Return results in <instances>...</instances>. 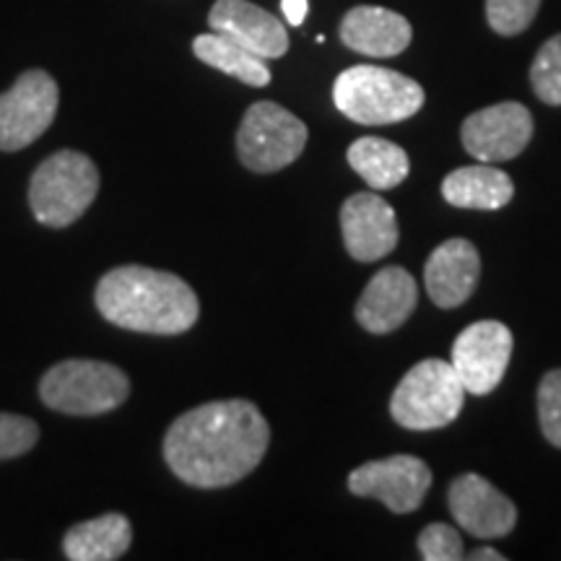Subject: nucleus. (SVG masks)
I'll list each match as a JSON object with an SVG mask.
<instances>
[{
	"instance_id": "1",
	"label": "nucleus",
	"mask_w": 561,
	"mask_h": 561,
	"mask_svg": "<svg viewBox=\"0 0 561 561\" xmlns=\"http://www.w3.org/2000/svg\"><path fill=\"white\" fill-rule=\"evenodd\" d=\"M271 426L255 403L214 401L182 413L164 437L167 466L180 481L221 489L261 466Z\"/></svg>"
},
{
	"instance_id": "2",
	"label": "nucleus",
	"mask_w": 561,
	"mask_h": 561,
	"mask_svg": "<svg viewBox=\"0 0 561 561\" xmlns=\"http://www.w3.org/2000/svg\"><path fill=\"white\" fill-rule=\"evenodd\" d=\"M96 307L112 325L149 335L191 331L201 312L198 297L185 280L144 265H123L102 276Z\"/></svg>"
},
{
	"instance_id": "3",
	"label": "nucleus",
	"mask_w": 561,
	"mask_h": 561,
	"mask_svg": "<svg viewBox=\"0 0 561 561\" xmlns=\"http://www.w3.org/2000/svg\"><path fill=\"white\" fill-rule=\"evenodd\" d=\"M333 102L341 115L359 125H392L424 107V89L398 70L354 66L335 79Z\"/></svg>"
},
{
	"instance_id": "4",
	"label": "nucleus",
	"mask_w": 561,
	"mask_h": 561,
	"mask_svg": "<svg viewBox=\"0 0 561 561\" xmlns=\"http://www.w3.org/2000/svg\"><path fill=\"white\" fill-rule=\"evenodd\" d=\"M100 193V172L87 153L58 151L45 159L30 185V206L39 224L62 229L87 214Z\"/></svg>"
},
{
	"instance_id": "5",
	"label": "nucleus",
	"mask_w": 561,
	"mask_h": 561,
	"mask_svg": "<svg viewBox=\"0 0 561 561\" xmlns=\"http://www.w3.org/2000/svg\"><path fill=\"white\" fill-rule=\"evenodd\" d=\"M130 382L123 369L107 362L68 359L47 369L39 396L53 411L68 416H100L125 403Z\"/></svg>"
},
{
	"instance_id": "6",
	"label": "nucleus",
	"mask_w": 561,
	"mask_h": 561,
	"mask_svg": "<svg viewBox=\"0 0 561 561\" xmlns=\"http://www.w3.org/2000/svg\"><path fill=\"white\" fill-rule=\"evenodd\" d=\"M466 388L450 362L424 359L403 377L390 398V413L403 430L430 432L460 416Z\"/></svg>"
},
{
	"instance_id": "7",
	"label": "nucleus",
	"mask_w": 561,
	"mask_h": 561,
	"mask_svg": "<svg viewBox=\"0 0 561 561\" xmlns=\"http://www.w3.org/2000/svg\"><path fill=\"white\" fill-rule=\"evenodd\" d=\"M307 146V125L276 102H255L244 112L237 151L250 172L271 174L294 164Z\"/></svg>"
},
{
	"instance_id": "8",
	"label": "nucleus",
	"mask_w": 561,
	"mask_h": 561,
	"mask_svg": "<svg viewBox=\"0 0 561 561\" xmlns=\"http://www.w3.org/2000/svg\"><path fill=\"white\" fill-rule=\"evenodd\" d=\"M60 91L47 70H26L0 94V151H21L50 128Z\"/></svg>"
},
{
	"instance_id": "9",
	"label": "nucleus",
	"mask_w": 561,
	"mask_h": 561,
	"mask_svg": "<svg viewBox=\"0 0 561 561\" xmlns=\"http://www.w3.org/2000/svg\"><path fill=\"white\" fill-rule=\"evenodd\" d=\"M348 489L356 496L380 500L396 515L419 510L432 489V471L416 455H392L354 468Z\"/></svg>"
},
{
	"instance_id": "10",
	"label": "nucleus",
	"mask_w": 561,
	"mask_h": 561,
	"mask_svg": "<svg viewBox=\"0 0 561 561\" xmlns=\"http://www.w3.org/2000/svg\"><path fill=\"white\" fill-rule=\"evenodd\" d=\"M512 359V331L500 320L468 325L453 343L450 364L462 388L473 396H489L502 382Z\"/></svg>"
},
{
	"instance_id": "11",
	"label": "nucleus",
	"mask_w": 561,
	"mask_h": 561,
	"mask_svg": "<svg viewBox=\"0 0 561 561\" xmlns=\"http://www.w3.org/2000/svg\"><path fill=\"white\" fill-rule=\"evenodd\" d=\"M466 151L483 164L510 161L528 149L533 138V115L520 102L491 104L466 117L460 130Z\"/></svg>"
},
{
	"instance_id": "12",
	"label": "nucleus",
	"mask_w": 561,
	"mask_h": 561,
	"mask_svg": "<svg viewBox=\"0 0 561 561\" xmlns=\"http://www.w3.org/2000/svg\"><path fill=\"white\" fill-rule=\"evenodd\" d=\"M341 231L348 255L359 263L382 261L398 248V216L377 191L346 198L341 208Z\"/></svg>"
},
{
	"instance_id": "13",
	"label": "nucleus",
	"mask_w": 561,
	"mask_h": 561,
	"mask_svg": "<svg viewBox=\"0 0 561 561\" xmlns=\"http://www.w3.org/2000/svg\"><path fill=\"white\" fill-rule=\"evenodd\" d=\"M450 512L458 528L476 538H504L517 523V510L512 500L494 489L479 473H466L450 483Z\"/></svg>"
},
{
	"instance_id": "14",
	"label": "nucleus",
	"mask_w": 561,
	"mask_h": 561,
	"mask_svg": "<svg viewBox=\"0 0 561 561\" xmlns=\"http://www.w3.org/2000/svg\"><path fill=\"white\" fill-rule=\"evenodd\" d=\"M208 24L214 32L234 39L237 45L248 47L265 60L280 58L289 50L286 26L250 0H216L208 13Z\"/></svg>"
},
{
	"instance_id": "15",
	"label": "nucleus",
	"mask_w": 561,
	"mask_h": 561,
	"mask_svg": "<svg viewBox=\"0 0 561 561\" xmlns=\"http://www.w3.org/2000/svg\"><path fill=\"white\" fill-rule=\"evenodd\" d=\"M416 280L405 268L388 265L377 271L356 305V320L364 331L385 335L398 331L416 310Z\"/></svg>"
},
{
	"instance_id": "16",
	"label": "nucleus",
	"mask_w": 561,
	"mask_h": 561,
	"mask_svg": "<svg viewBox=\"0 0 561 561\" xmlns=\"http://www.w3.org/2000/svg\"><path fill=\"white\" fill-rule=\"evenodd\" d=\"M479 250L473 248V242L460 240V237L442 242L424 265L426 294L442 310L466 305L479 286Z\"/></svg>"
},
{
	"instance_id": "17",
	"label": "nucleus",
	"mask_w": 561,
	"mask_h": 561,
	"mask_svg": "<svg viewBox=\"0 0 561 561\" xmlns=\"http://www.w3.org/2000/svg\"><path fill=\"white\" fill-rule=\"evenodd\" d=\"M341 42L369 58H392L411 45V24L401 13L380 5H356L341 21Z\"/></svg>"
},
{
	"instance_id": "18",
	"label": "nucleus",
	"mask_w": 561,
	"mask_h": 561,
	"mask_svg": "<svg viewBox=\"0 0 561 561\" xmlns=\"http://www.w3.org/2000/svg\"><path fill=\"white\" fill-rule=\"evenodd\" d=\"M442 195L455 208L500 210L515 195L510 174L491 164L460 167L442 182Z\"/></svg>"
},
{
	"instance_id": "19",
	"label": "nucleus",
	"mask_w": 561,
	"mask_h": 561,
	"mask_svg": "<svg viewBox=\"0 0 561 561\" xmlns=\"http://www.w3.org/2000/svg\"><path fill=\"white\" fill-rule=\"evenodd\" d=\"M133 528L121 512L73 525L62 538V551L70 561H115L130 549Z\"/></svg>"
},
{
	"instance_id": "20",
	"label": "nucleus",
	"mask_w": 561,
	"mask_h": 561,
	"mask_svg": "<svg viewBox=\"0 0 561 561\" xmlns=\"http://www.w3.org/2000/svg\"><path fill=\"white\" fill-rule=\"evenodd\" d=\"M348 164L371 191H392L409 178L411 161L401 146L385 138H359L348 146Z\"/></svg>"
},
{
	"instance_id": "21",
	"label": "nucleus",
	"mask_w": 561,
	"mask_h": 561,
	"mask_svg": "<svg viewBox=\"0 0 561 561\" xmlns=\"http://www.w3.org/2000/svg\"><path fill=\"white\" fill-rule=\"evenodd\" d=\"M193 53L195 58L206 62V66L221 70V73L234 76L248 87H268L271 83V68L268 60L261 55L250 53L248 47L237 45L234 39L224 37L219 32L201 34L193 39Z\"/></svg>"
},
{
	"instance_id": "22",
	"label": "nucleus",
	"mask_w": 561,
	"mask_h": 561,
	"mask_svg": "<svg viewBox=\"0 0 561 561\" xmlns=\"http://www.w3.org/2000/svg\"><path fill=\"white\" fill-rule=\"evenodd\" d=\"M530 83L538 100L561 107V34L538 50L530 66Z\"/></svg>"
},
{
	"instance_id": "23",
	"label": "nucleus",
	"mask_w": 561,
	"mask_h": 561,
	"mask_svg": "<svg viewBox=\"0 0 561 561\" xmlns=\"http://www.w3.org/2000/svg\"><path fill=\"white\" fill-rule=\"evenodd\" d=\"M538 9L541 0H486V19L496 34L515 37L528 30Z\"/></svg>"
},
{
	"instance_id": "24",
	"label": "nucleus",
	"mask_w": 561,
	"mask_h": 561,
	"mask_svg": "<svg viewBox=\"0 0 561 561\" xmlns=\"http://www.w3.org/2000/svg\"><path fill=\"white\" fill-rule=\"evenodd\" d=\"M39 426L16 413H0V460L19 458L37 445Z\"/></svg>"
},
{
	"instance_id": "25",
	"label": "nucleus",
	"mask_w": 561,
	"mask_h": 561,
	"mask_svg": "<svg viewBox=\"0 0 561 561\" xmlns=\"http://www.w3.org/2000/svg\"><path fill=\"white\" fill-rule=\"evenodd\" d=\"M538 419L543 437L561 447V369H551L538 385Z\"/></svg>"
},
{
	"instance_id": "26",
	"label": "nucleus",
	"mask_w": 561,
	"mask_h": 561,
	"mask_svg": "<svg viewBox=\"0 0 561 561\" xmlns=\"http://www.w3.org/2000/svg\"><path fill=\"white\" fill-rule=\"evenodd\" d=\"M421 559L426 561H458L466 559L462 553L460 533L447 523H432L419 536Z\"/></svg>"
},
{
	"instance_id": "27",
	"label": "nucleus",
	"mask_w": 561,
	"mask_h": 561,
	"mask_svg": "<svg viewBox=\"0 0 561 561\" xmlns=\"http://www.w3.org/2000/svg\"><path fill=\"white\" fill-rule=\"evenodd\" d=\"M280 11H284V19L291 26H301L307 19V11H310V0H280Z\"/></svg>"
},
{
	"instance_id": "28",
	"label": "nucleus",
	"mask_w": 561,
	"mask_h": 561,
	"mask_svg": "<svg viewBox=\"0 0 561 561\" xmlns=\"http://www.w3.org/2000/svg\"><path fill=\"white\" fill-rule=\"evenodd\" d=\"M468 559L471 561H504L502 553L494 549H476L473 553H468Z\"/></svg>"
}]
</instances>
